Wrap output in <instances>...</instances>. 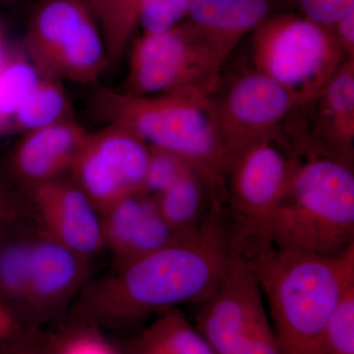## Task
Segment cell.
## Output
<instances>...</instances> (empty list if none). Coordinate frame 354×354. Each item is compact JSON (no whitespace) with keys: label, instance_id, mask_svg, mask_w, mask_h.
I'll return each instance as SVG.
<instances>
[{"label":"cell","instance_id":"obj_15","mask_svg":"<svg viewBox=\"0 0 354 354\" xmlns=\"http://www.w3.org/2000/svg\"><path fill=\"white\" fill-rule=\"evenodd\" d=\"M88 131L70 118L22 134L7 158V176L25 195L67 176Z\"/></svg>","mask_w":354,"mask_h":354},{"label":"cell","instance_id":"obj_4","mask_svg":"<svg viewBox=\"0 0 354 354\" xmlns=\"http://www.w3.org/2000/svg\"><path fill=\"white\" fill-rule=\"evenodd\" d=\"M278 250L333 257L354 245V174L351 162L304 147L290 176L271 230Z\"/></svg>","mask_w":354,"mask_h":354},{"label":"cell","instance_id":"obj_18","mask_svg":"<svg viewBox=\"0 0 354 354\" xmlns=\"http://www.w3.org/2000/svg\"><path fill=\"white\" fill-rule=\"evenodd\" d=\"M37 228L31 218L9 225L0 255V301L22 325ZM23 326V325H22Z\"/></svg>","mask_w":354,"mask_h":354},{"label":"cell","instance_id":"obj_13","mask_svg":"<svg viewBox=\"0 0 354 354\" xmlns=\"http://www.w3.org/2000/svg\"><path fill=\"white\" fill-rule=\"evenodd\" d=\"M295 95L257 70L237 79L216 106V120L230 156L254 140L272 134L297 106Z\"/></svg>","mask_w":354,"mask_h":354},{"label":"cell","instance_id":"obj_32","mask_svg":"<svg viewBox=\"0 0 354 354\" xmlns=\"http://www.w3.org/2000/svg\"><path fill=\"white\" fill-rule=\"evenodd\" d=\"M23 328L17 319L0 301V339L15 334Z\"/></svg>","mask_w":354,"mask_h":354},{"label":"cell","instance_id":"obj_21","mask_svg":"<svg viewBox=\"0 0 354 354\" xmlns=\"http://www.w3.org/2000/svg\"><path fill=\"white\" fill-rule=\"evenodd\" d=\"M39 342L43 354H120L106 332L70 315L41 330Z\"/></svg>","mask_w":354,"mask_h":354},{"label":"cell","instance_id":"obj_9","mask_svg":"<svg viewBox=\"0 0 354 354\" xmlns=\"http://www.w3.org/2000/svg\"><path fill=\"white\" fill-rule=\"evenodd\" d=\"M195 306L193 325L214 354H249L276 335L259 279L235 251L221 285Z\"/></svg>","mask_w":354,"mask_h":354},{"label":"cell","instance_id":"obj_17","mask_svg":"<svg viewBox=\"0 0 354 354\" xmlns=\"http://www.w3.org/2000/svg\"><path fill=\"white\" fill-rule=\"evenodd\" d=\"M113 339L120 354H214L178 308L158 314L137 334Z\"/></svg>","mask_w":354,"mask_h":354},{"label":"cell","instance_id":"obj_16","mask_svg":"<svg viewBox=\"0 0 354 354\" xmlns=\"http://www.w3.org/2000/svg\"><path fill=\"white\" fill-rule=\"evenodd\" d=\"M269 11V0H192L187 15L191 24L232 50L265 22Z\"/></svg>","mask_w":354,"mask_h":354},{"label":"cell","instance_id":"obj_25","mask_svg":"<svg viewBox=\"0 0 354 354\" xmlns=\"http://www.w3.org/2000/svg\"><path fill=\"white\" fill-rule=\"evenodd\" d=\"M326 354H354V283L337 302L328 322Z\"/></svg>","mask_w":354,"mask_h":354},{"label":"cell","instance_id":"obj_2","mask_svg":"<svg viewBox=\"0 0 354 354\" xmlns=\"http://www.w3.org/2000/svg\"><path fill=\"white\" fill-rule=\"evenodd\" d=\"M246 260L269 304L281 354H326L330 317L354 283V245L333 257L271 246Z\"/></svg>","mask_w":354,"mask_h":354},{"label":"cell","instance_id":"obj_11","mask_svg":"<svg viewBox=\"0 0 354 354\" xmlns=\"http://www.w3.org/2000/svg\"><path fill=\"white\" fill-rule=\"evenodd\" d=\"M92 261L37 230L22 325L46 329L68 316L74 300L92 279Z\"/></svg>","mask_w":354,"mask_h":354},{"label":"cell","instance_id":"obj_34","mask_svg":"<svg viewBox=\"0 0 354 354\" xmlns=\"http://www.w3.org/2000/svg\"><path fill=\"white\" fill-rule=\"evenodd\" d=\"M8 227H0V255H1L2 241H3L4 234Z\"/></svg>","mask_w":354,"mask_h":354},{"label":"cell","instance_id":"obj_29","mask_svg":"<svg viewBox=\"0 0 354 354\" xmlns=\"http://www.w3.org/2000/svg\"><path fill=\"white\" fill-rule=\"evenodd\" d=\"M28 218L30 212L27 198L8 176H0V227H9Z\"/></svg>","mask_w":354,"mask_h":354},{"label":"cell","instance_id":"obj_5","mask_svg":"<svg viewBox=\"0 0 354 354\" xmlns=\"http://www.w3.org/2000/svg\"><path fill=\"white\" fill-rule=\"evenodd\" d=\"M292 156L274 134L254 140L230 155L225 180V213L230 245L249 258L271 247L272 220L283 196Z\"/></svg>","mask_w":354,"mask_h":354},{"label":"cell","instance_id":"obj_7","mask_svg":"<svg viewBox=\"0 0 354 354\" xmlns=\"http://www.w3.org/2000/svg\"><path fill=\"white\" fill-rule=\"evenodd\" d=\"M230 51L190 22L160 34L144 32L132 46L124 92L209 95Z\"/></svg>","mask_w":354,"mask_h":354},{"label":"cell","instance_id":"obj_1","mask_svg":"<svg viewBox=\"0 0 354 354\" xmlns=\"http://www.w3.org/2000/svg\"><path fill=\"white\" fill-rule=\"evenodd\" d=\"M223 209L212 205L193 234L93 276L68 315L120 335L151 316L208 299L225 278L234 252Z\"/></svg>","mask_w":354,"mask_h":354},{"label":"cell","instance_id":"obj_33","mask_svg":"<svg viewBox=\"0 0 354 354\" xmlns=\"http://www.w3.org/2000/svg\"><path fill=\"white\" fill-rule=\"evenodd\" d=\"M23 0H0V6L17 10L22 6Z\"/></svg>","mask_w":354,"mask_h":354},{"label":"cell","instance_id":"obj_23","mask_svg":"<svg viewBox=\"0 0 354 354\" xmlns=\"http://www.w3.org/2000/svg\"><path fill=\"white\" fill-rule=\"evenodd\" d=\"M106 44L109 66L120 62L138 24L139 0H85Z\"/></svg>","mask_w":354,"mask_h":354},{"label":"cell","instance_id":"obj_31","mask_svg":"<svg viewBox=\"0 0 354 354\" xmlns=\"http://www.w3.org/2000/svg\"><path fill=\"white\" fill-rule=\"evenodd\" d=\"M334 31L337 41L341 44L344 53H348V58L353 59L354 55V11L344 16L335 26Z\"/></svg>","mask_w":354,"mask_h":354},{"label":"cell","instance_id":"obj_20","mask_svg":"<svg viewBox=\"0 0 354 354\" xmlns=\"http://www.w3.org/2000/svg\"><path fill=\"white\" fill-rule=\"evenodd\" d=\"M323 109L335 132L337 157L351 162L354 135V64L348 58L324 88Z\"/></svg>","mask_w":354,"mask_h":354},{"label":"cell","instance_id":"obj_26","mask_svg":"<svg viewBox=\"0 0 354 354\" xmlns=\"http://www.w3.org/2000/svg\"><path fill=\"white\" fill-rule=\"evenodd\" d=\"M150 160L143 189L147 194L157 196L176 183L179 177L194 169L176 153L155 147H150Z\"/></svg>","mask_w":354,"mask_h":354},{"label":"cell","instance_id":"obj_14","mask_svg":"<svg viewBox=\"0 0 354 354\" xmlns=\"http://www.w3.org/2000/svg\"><path fill=\"white\" fill-rule=\"evenodd\" d=\"M104 247L113 266L156 252L187 235L174 230L165 220L155 196L136 192L111 203L99 212Z\"/></svg>","mask_w":354,"mask_h":354},{"label":"cell","instance_id":"obj_28","mask_svg":"<svg viewBox=\"0 0 354 354\" xmlns=\"http://www.w3.org/2000/svg\"><path fill=\"white\" fill-rule=\"evenodd\" d=\"M302 17L329 29L354 11V0H288Z\"/></svg>","mask_w":354,"mask_h":354},{"label":"cell","instance_id":"obj_24","mask_svg":"<svg viewBox=\"0 0 354 354\" xmlns=\"http://www.w3.org/2000/svg\"><path fill=\"white\" fill-rule=\"evenodd\" d=\"M41 76L27 53H15L0 62V128L6 125L32 94Z\"/></svg>","mask_w":354,"mask_h":354},{"label":"cell","instance_id":"obj_3","mask_svg":"<svg viewBox=\"0 0 354 354\" xmlns=\"http://www.w3.org/2000/svg\"><path fill=\"white\" fill-rule=\"evenodd\" d=\"M92 106L106 122L124 127L147 145L185 160L208 184L214 202L223 206L230 156L209 95L193 92L138 95L102 88L93 95Z\"/></svg>","mask_w":354,"mask_h":354},{"label":"cell","instance_id":"obj_8","mask_svg":"<svg viewBox=\"0 0 354 354\" xmlns=\"http://www.w3.org/2000/svg\"><path fill=\"white\" fill-rule=\"evenodd\" d=\"M253 50L258 70L288 88L299 104L320 97L346 62L334 31L302 16L263 22L256 29Z\"/></svg>","mask_w":354,"mask_h":354},{"label":"cell","instance_id":"obj_22","mask_svg":"<svg viewBox=\"0 0 354 354\" xmlns=\"http://www.w3.org/2000/svg\"><path fill=\"white\" fill-rule=\"evenodd\" d=\"M74 118L71 102L62 81L41 77L10 121L17 131L24 134Z\"/></svg>","mask_w":354,"mask_h":354},{"label":"cell","instance_id":"obj_10","mask_svg":"<svg viewBox=\"0 0 354 354\" xmlns=\"http://www.w3.org/2000/svg\"><path fill=\"white\" fill-rule=\"evenodd\" d=\"M150 146L120 125L108 123L88 132L68 176L97 212L111 203L143 192Z\"/></svg>","mask_w":354,"mask_h":354},{"label":"cell","instance_id":"obj_6","mask_svg":"<svg viewBox=\"0 0 354 354\" xmlns=\"http://www.w3.org/2000/svg\"><path fill=\"white\" fill-rule=\"evenodd\" d=\"M25 53L44 78L90 83L109 66L101 30L85 0H38Z\"/></svg>","mask_w":354,"mask_h":354},{"label":"cell","instance_id":"obj_19","mask_svg":"<svg viewBox=\"0 0 354 354\" xmlns=\"http://www.w3.org/2000/svg\"><path fill=\"white\" fill-rule=\"evenodd\" d=\"M155 197L165 220L184 235L194 232L215 204L208 184L194 169L179 177Z\"/></svg>","mask_w":354,"mask_h":354},{"label":"cell","instance_id":"obj_12","mask_svg":"<svg viewBox=\"0 0 354 354\" xmlns=\"http://www.w3.org/2000/svg\"><path fill=\"white\" fill-rule=\"evenodd\" d=\"M30 218L39 232L94 261L106 249L99 212L68 176L26 194Z\"/></svg>","mask_w":354,"mask_h":354},{"label":"cell","instance_id":"obj_30","mask_svg":"<svg viewBox=\"0 0 354 354\" xmlns=\"http://www.w3.org/2000/svg\"><path fill=\"white\" fill-rule=\"evenodd\" d=\"M41 329L23 328L15 334L0 339V354H43Z\"/></svg>","mask_w":354,"mask_h":354},{"label":"cell","instance_id":"obj_27","mask_svg":"<svg viewBox=\"0 0 354 354\" xmlns=\"http://www.w3.org/2000/svg\"><path fill=\"white\" fill-rule=\"evenodd\" d=\"M192 0H139L138 23L149 34H160L176 27L187 15Z\"/></svg>","mask_w":354,"mask_h":354}]
</instances>
